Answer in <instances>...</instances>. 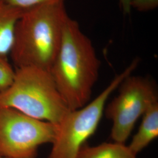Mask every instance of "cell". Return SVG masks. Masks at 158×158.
<instances>
[{
	"label": "cell",
	"mask_w": 158,
	"mask_h": 158,
	"mask_svg": "<svg viewBox=\"0 0 158 158\" xmlns=\"http://www.w3.org/2000/svg\"><path fill=\"white\" fill-rule=\"evenodd\" d=\"M100 66L101 62L90 39L82 31L77 21L68 16L50 73L70 110L83 107L90 102Z\"/></svg>",
	"instance_id": "cell-1"
},
{
	"label": "cell",
	"mask_w": 158,
	"mask_h": 158,
	"mask_svg": "<svg viewBox=\"0 0 158 158\" xmlns=\"http://www.w3.org/2000/svg\"><path fill=\"white\" fill-rule=\"evenodd\" d=\"M68 16L64 1L24 10L15 26L10 53L15 68L32 66L50 72Z\"/></svg>",
	"instance_id": "cell-2"
},
{
	"label": "cell",
	"mask_w": 158,
	"mask_h": 158,
	"mask_svg": "<svg viewBox=\"0 0 158 158\" xmlns=\"http://www.w3.org/2000/svg\"><path fill=\"white\" fill-rule=\"evenodd\" d=\"M0 106L56 125L70 110L50 72L32 66L15 68L11 85L0 92Z\"/></svg>",
	"instance_id": "cell-3"
},
{
	"label": "cell",
	"mask_w": 158,
	"mask_h": 158,
	"mask_svg": "<svg viewBox=\"0 0 158 158\" xmlns=\"http://www.w3.org/2000/svg\"><path fill=\"white\" fill-rule=\"evenodd\" d=\"M139 62L138 58L134 59L93 101L65 114L57 125L56 135L48 158H77L80 149L97 129L109 97L126 77L132 73Z\"/></svg>",
	"instance_id": "cell-4"
},
{
	"label": "cell",
	"mask_w": 158,
	"mask_h": 158,
	"mask_svg": "<svg viewBox=\"0 0 158 158\" xmlns=\"http://www.w3.org/2000/svg\"><path fill=\"white\" fill-rule=\"evenodd\" d=\"M118 87V94L106 106L104 113L113 123L111 139L125 143L137 120L158 102V89L151 79L132 74L123 80Z\"/></svg>",
	"instance_id": "cell-5"
},
{
	"label": "cell",
	"mask_w": 158,
	"mask_h": 158,
	"mask_svg": "<svg viewBox=\"0 0 158 158\" xmlns=\"http://www.w3.org/2000/svg\"><path fill=\"white\" fill-rule=\"evenodd\" d=\"M57 129L56 125L0 106V156L36 158L41 145L53 142Z\"/></svg>",
	"instance_id": "cell-6"
},
{
	"label": "cell",
	"mask_w": 158,
	"mask_h": 158,
	"mask_svg": "<svg viewBox=\"0 0 158 158\" xmlns=\"http://www.w3.org/2000/svg\"><path fill=\"white\" fill-rule=\"evenodd\" d=\"M158 136V102L153 104L143 115L138 132L128 147L137 155Z\"/></svg>",
	"instance_id": "cell-7"
},
{
	"label": "cell",
	"mask_w": 158,
	"mask_h": 158,
	"mask_svg": "<svg viewBox=\"0 0 158 158\" xmlns=\"http://www.w3.org/2000/svg\"><path fill=\"white\" fill-rule=\"evenodd\" d=\"M23 11L0 0V57L10 55L15 26Z\"/></svg>",
	"instance_id": "cell-8"
},
{
	"label": "cell",
	"mask_w": 158,
	"mask_h": 158,
	"mask_svg": "<svg viewBox=\"0 0 158 158\" xmlns=\"http://www.w3.org/2000/svg\"><path fill=\"white\" fill-rule=\"evenodd\" d=\"M77 158H137L128 146L118 142H104L96 146L85 144Z\"/></svg>",
	"instance_id": "cell-9"
},
{
	"label": "cell",
	"mask_w": 158,
	"mask_h": 158,
	"mask_svg": "<svg viewBox=\"0 0 158 158\" xmlns=\"http://www.w3.org/2000/svg\"><path fill=\"white\" fill-rule=\"evenodd\" d=\"M15 76V70L8 62L7 57H0V92L6 90L12 84Z\"/></svg>",
	"instance_id": "cell-10"
},
{
	"label": "cell",
	"mask_w": 158,
	"mask_h": 158,
	"mask_svg": "<svg viewBox=\"0 0 158 158\" xmlns=\"http://www.w3.org/2000/svg\"><path fill=\"white\" fill-rule=\"evenodd\" d=\"M8 4L21 10H26L36 6L49 3L64 1V0H4Z\"/></svg>",
	"instance_id": "cell-11"
},
{
	"label": "cell",
	"mask_w": 158,
	"mask_h": 158,
	"mask_svg": "<svg viewBox=\"0 0 158 158\" xmlns=\"http://www.w3.org/2000/svg\"><path fill=\"white\" fill-rule=\"evenodd\" d=\"M158 6V0H131V8L139 12L152 11Z\"/></svg>",
	"instance_id": "cell-12"
},
{
	"label": "cell",
	"mask_w": 158,
	"mask_h": 158,
	"mask_svg": "<svg viewBox=\"0 0 158 158\" xmlns=\"http://www.w3.org/2000/svg\"><path fill=\"white\" fill-rule=\"evenodd\" d=\"M131 0H119V6L125 15H128L131 13Z\"/></svg>",
	"instance_id": "cell-13"
},
{
	"label": "cell",
	"mask_w": 158,
	"mask_h": 158,
	"mask_svg": "<svg viewBox=\"0 0 158 158\" xmlns=\"http://www.w3.org/2000/svg\"><path fill=\"white\" fill-rule=\"evenodd\" d=\"M0 158H6V157H4V156H0Z\"/></svg>",
	"instance_id": "cell-14"
}]
</instances>
